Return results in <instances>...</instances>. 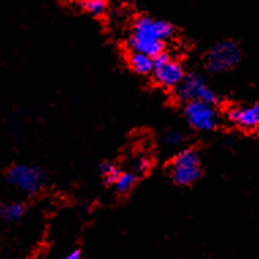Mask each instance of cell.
Returning a JSON list of instances; mask_svg holds the SVG:
<instances>
[{
  "mask_svg": "<svg viewBox=\"0 0 259 259\" xmlns=\"http://www.w3.org/2000/svg\"><path fill=\"white\" fill-rule=\"evenodd\" d=\"M241 48L236 41L223 40L214 44L205 55V66L211 72L228 71L241 59Z\"/></svg>",
  "mask_w": 259,
  "mask_h": 259,
  "instance_id": "obj_1",
  "label": "cell"
},
{
  "mask_svg": "<svg viewBox=\"0 0 259 259\" xmlns=\"http://www.w3.org/2000/svg\"><path fill=\"white\" fill-rule=\"evenodd\" d=\"M175 94L183 103H192V101H202V103L215 105L219 103V96L209 85L203 76L199 74H188L184 75L179 85L175 89Z\"/></svg>",
  "mask_w": 259,
  "mask_h": 259,
  "instance_id": "obj_2",
  "label": "cell"
},
{
  "mask_svg": "<svg viewBox=\"0 0 259 259\" xmlns=\"http://www.w3.org/2000/svg\"><path fill=\"white\" fill-rule=\"evenodd\" d=\"M202 175L199 156L192 149H184L170 162V176L179 186H188L197 182Z\"/></svg>",
  "mask_w": 259,
  "mask_h": 259,
  "instance_id": "obj_3",
  "label": "cell"
},
{
  "mask_svg": "<svg viewBox=\"0 0 259 259\" xmlns=\"http://www.w3.org/2000/svg\"><path fill=\"white\" fill-rule=\"evenodd\" d=\"M7 180L21 191L26 194H36L44 187L47 176L44 170L37 166L17 164L7 170Z\"/></svg>",
  "mask_w": 259,
  "mask_h": 259,
  "instance_id": "obj_4",
  "label": "cell"
},
{
  "mask_svg": "<svg viewBox=\"0 0 259 259\" xmlns=\"http://www.w3.org/2000/svg\"><path fill=\"white\" fill-rule=\"evenodd\" d=\"M153 76L157 83L166 89H172L179 85L184 78L183 66L179 60L172 58L169 54L162 52L153 59Z\"/></svg>",
  "mask_w": 259,
  "mask_h": 259,
  "instance_id": "obj_5",
  "label": "cell"
},
{
  "mask_svg": "<svg viewBox=\"0 0 259 259\" xmlns=\"http://www.w3.org/2000/svg\"><path fill=\"white\" fill-rule=\"evenodd\" d=\"M175 26L172 23L156 19L149 15H141L134 21L133 25V37L145 38V40L161 41L165 42L169 37L174 36Z\"/></svg>",
  "mask_w": 259,
  "mask_h": 259,
  "instance_id": "obj_6",
  "label": "cell"
},
{
  "mask_svg": "<svg viewBox=\"0 0 259 259\" xmlns=\"http://www.w3.org/2000/svg\"><path fill=\"white\" fill-rule=\"evenodd\" d=\"M184 115L188 124L199 131H210L217 124V111L211 104L202 101L187 103L184 107Z\"/></svg>",
  "mask_w": 259,
  "mask_h": 259,
  "instance_id": "obj_7",
  "label": "cell"
},
{
  "mask_svg": "<svg viewBox=\"0 0 259 259\" xmlns=\"http://www.w3.org/2000/svg\"><path fill=\"white\" fill-rule=\"evenodd\" d=\"M228 119L241 128H259V103L248 107H233L228 111Z\"/></svg>",
  "mask_w": 259,
  "mask_h": 259,
  "instance_id": "obj_8",
  "label": "cell"
},
{
  "mask_svg": "<svg viewBox=\"0 0 259 259\" xmlns=\"http://www.w3.org/2000/svg\"><path fill=\"white\" fill-rule=\"evenodd\" d=\"M128 66L139 75H149L153 72V58L138 52H131L128 55Z\"/></svg>",
  "mask_w": 259,
  "mask_h": 259,
  "instance_id": "obj_9",
  "label": "cell"
},
{
  "mask_svg": "<svg viewBox=\"0 0 259 259\" xmlns=\"http://www.w3.org/2000/svg\"><path fill=\"white\" fill-rule=\"evenodd\" d=\"M25 205L21 202H13V203H3L0 202V219L7 221H17L25 214Z\"/></svg>",
  "mask_w": 259,
  "mask_h": 259,
  "instance_id": "obj_10",
  "label": "cell"
},
{
  "mask_svg": "<svg viewBox=\"0 0 259 259\" xmlns=\"http://www.w3.org/2000/svg\"><path fill=\"white\" fill-rule=\"evenodd\" d=\"M100 174L103 176L104 182L107 184H115V182L120 175V170L117 169L115 164H112L111 161H105L100 165Z\"/></svg>",
  "mask_w": 259,
  "mask_h": 259,
  "instance_id": "obj_11",
  "label": "cell"
},
{
  "mask_svg": "<svg viewBox=\"0 0 259 259\" xmlns=\"http://www.w3.org/2000/svg\"><path fill=\"white\" fill-rule=\"evenodd\" d=\"M135 178L134 174H131V172H120L119 175V178L115 182V187L119 192H128L131 188L134 187L135 184Z\"/></svg>",
  "mask_w": 259,
  "mask_h": 259,
  "instance_id": "obj_12",
  "label": "cell"
},
{
  "mask_svg": "<svg viewBox=\"0 0 259 259\" xmlns=\"http://www.w3.org/2000/svg\"><path fill=\"white\" fill-rule=\"evenodd\" d=\"M79 6L86 13L92 14L94 17L101 15L107 10V3L104 0H85V2H80Z\"/></svg>",
  "mask_w": 259,
  "mask_h": 259,
  "instance_id": "obj_13",
  "label": "cell"
},
{
  "mask_svg": "<svg viewBox=\"0 0 259 259\" xmlns=\"http://www.w3.org/2000/svg\"><path fill=\"white\" fill-rule=\"evenodd\" d=\"M164 139H165V143L168 146H178V145L183 142L184 135L178 130H169V131L165 133Z\"/></svg>",
  "mask_w": 259,
  "mask_h": 259,
  "instance_id": "obj_14",
  "label": "cell"
},
{
  "mask_svg": "<svg viewBox=\"0 0 259 259\" xmlns=\"http://www.w3.org/2000/svg\"><path fill=\"white\" fill-rule=\"evenodd\" d=\"M152 166V158H149L148 156H139L135 160V168L138 172H146L150 169Z\"/></svg>",
  "mask_w": 259,
  "mask_h": 259,
  "instance_id": "obj_15",
  "label": "cell"
},
{
  "mask_svg": "<svg viewBox=\"0 0 259 259\" xmlns=\"http://www.w3.org/2000/svg\"><path fill=\"white\" fill-rule=\"evenodd\" d=\"M59 259H80V252L78 250H74V251L68 252V254H66L64 256H62V258H59Z\"/></svg>",
  "mask_w": 259,
  "mask_h": 259,
  "instance_id": "obj_16",
  "label": "cell"
}]
</instances>
